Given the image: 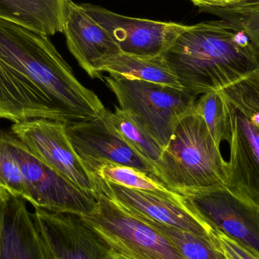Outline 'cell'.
<instances>
[{
	"label": "cell",
	"instance_id": "9c48e42d",
	"mask_svg": "<svg viewBox=\"0 0 259 259\" xmlns=\"http://www.w3.org/2000/svg\"><path fill=\"white\" fill-rule=\"evenodd\" d=\"M65 127L66 123L63 121L40 118L15 123L11 133L41 161L97 198L101 193L100 178L91 174L82 162Z\"/></svg>",
	"mask_w": 259,
	"mask_h": 259
},
{
	"label": "cell",
	"instance_id": "ffe728a7",
	"mask_svg": "<svg viewBox=\"0 0 259 259\" xmlns=\"http://www.w3.org/2000/svg\"><path fill=\"white\" fill-rule=\"evenodd\" d=\"M102 115L120 137L154 167L161 158L164 148L139 128L119 107L115 106L113 112L106 109Z\"/></svg>",
	"mask_w": 259,
	"mask_h": 259
},
{
	"label": "cell",
	"instance_id": "f1b7e54d",
	"mask_svg": "<svg viewBox=\"0 0 259 259\" xmlns=\"http://www.w3.org/2000/svg\"><path fill=\"white\" fill-rule=\"evenodd\" d=\"M42 244H44V243H42ZM44 250H45L46 257H47V259H56V258H55L54 256H53V254H52L51 252H50V251H49L48 249H47V248L45 247V246H44Z\"/></svg>",
	"mask_w": 259,
	"mask_h": 259
},
{
	"label": "cell",
	"instance_id": "484cf974",
	"mask_svg": "<svg viewBox=\"0 0 259 259\" xmlns=\"http://www.w3.org/2000/svg\"><path fill=\"white\" fill-rule=\"evenodd\" d=\"M195 6L199 8V10L207 9H222L229 7L234 3V0H190Z\"/></svg>",
	"mask_w": 259,
	"mask_h": 259
},
{
	"label": "cell",
	"instance_id": "4fadbf2b",
	"mask_svg": "<svg viewBox=\"0 0 259 259\" xmlns=\"http://www.w3.org/2000/svg\"><path fill=\"white\" fill-rule=\"evenodd\" d=\"M100 190L132 215L181 228L202 237H211V227L188 208L170 199L102 179Z\"/></svg>",
	"mask_w": 259,
	"mask_h": 259
},
{
	"label": "cell",
	"instance_id": "5b68a950",
	"mask_svg": "<svg viewBox=\"0 0 259 259\" xmlns=\"http://www.w3.org/2000/svg\"><path fill=\"white\" fill-rule=\"evenodd\" d=\"M120 109L165 148L181 119L193 112L197 96L181 88L124 77H104Z\"/></svg>",
	"mask_w": 259,
	"mask_h": 259
},
{
	"label": "cell",
	"instance_id": "44dd1931",
	"mask_svg": "<svg viewBox=\"0 0 259 259\" xmlns=\"http://www.w3.org/2000/svg\"><path fill=\"white\" fill-rule=\"evenodd\" d=\"M193 112L200 115L218 146L226 140L229 141V120L225 100L219 91H212L202 94L196 101Z\"/></svg>",
	"mask_w": 259,
	"mask_h": 259
},
{
	"label": "cell",
	"instance_id": "8992f818",
	"mask_svg": "<svg viewBox=\"0 0 259 259\" xmlns=\"http://www.w3.org/2000/svg\"><path fill=\"white\" fill-rule=\"evenodd\" d=\"M82 222L113 252L126 259H184L156 230L130 214L103 193Z\"/></svg>",
	"mask_w": 259,
	"mask_h": 259
},
{
	"label": "cell",
	"instance_id": "5bb4252c",
	"mask_svg": "<svg viewBox=\"0 0 259 259\" xmlns=\"http://www.w3.org/2000/svg\"><path fill=\"white\" fill-rule=\"evenodd\" d=\"M63 33L68 50L91 78L103 79L100 69L105 62L121 53L112 36L81 5L71 0L68 3Z\"/></svg>",
	"mask_w": 259,
	"mask_h": 259
},
{
	"label": "cell",
	"instance_id": "30bf717a",
	"mask_svg": "<svg viewBox=\"0 0 259 259\" xmlns=\"http://www.w3.org/2000/svg\"><path fill=\"white\" fill-rule=\"evenodd\" d=\"M80 5L112 36L121 53L137 57H161L187 26L124 16L91 3Z\"/></svg>",
	"mask_w": 259,
	"mask_h": 259
},
{
	"label": "cell",
	"instance_id": "52a82bcc",
	"mask_svg": "<svg viewBox=\"0 0 259 259\" xmlns=\"http://www.w3.org/2000/svg\"><path fill=\"white\" fill-rule=\"evenodd\" d=\"M182 196L185 206L208 226L259 257V205L225 185Z\"/></svg>",
	"mask_w": 259,
	"mask_h": 259
},
{
	"label": "cell",
	"instance_id": "7402d4cb",
	"mask_svg": "<svg viewBox=\"0 0 259 259\" xmlns=\"http://www.w3.org/2000/svg\"><path fill=\"white\" fill-rule=\"evenodd\" d=\"M0 186L11 194L29 200L19 161L9 146L6 133L0 131Z\"/></svg>",
	"mask_w": 259,
	"mask_h": 259
},
{
	"label": "cell",
	"instance_id": "7a4b0ae2",
	"mask_svg": "<svg viewBox=\"0 0 259 259\" xmlns=\"http://www.w3.org/2000/svg\"><path fill=\"white\" fill-rule=\"evenodd\" d=\"M184 91L223 89L259 69V47L227 20L187 25L162 56Z\"/></svg>",
	"mask_w": 259,
	"mask_h": 259
},
{
	"label": "cell",
	"instance_id": "f546056e",
	"mask_svg": "<svg viewBox=\"0 0 259 259\" xmlns=\"http://www.w3.org/2000/svg\"><path fill=\"white\" fill-rule=\"evenodd\" d=\"M235 1H236V0H234V3H233V4H234V2H235ZM233 4H232V5H233ZM232 5H231V6H232Z\"/></svg>",
	"mask_w": 259,
	"mask_h": 259
},
{
	"label": "cell",
	"instance_id": "d4e9b609",
	"mask_svg": "<svg viewBox=\"0 0 259 259\" xmlns=\"http://www.w3.org/2000/svg\"><path fill=\"white\" fill-rule=\"evenodd\" d=\"M259 8V0H236L232 6L222 9H207L205 12L214 14L225 18V20L244 15Z\"/></svg>",
	"mask_w": 259,
	"mask_h": 259
},
{
	"label": "cell",
	"instance_id": "277c9868",
	"mask_svg": "<svg viewBox=\"0 0 259 259\" xmlns=\"http://www.w3.org/2000/svg\"><path fill=\"white\" fill-rule=\"evenodd\" d=\"M219 91L231 131L225 186L259 205V69Z\"/></svg>",
	"mask_w": 259,
	"mask_h": 259
},
{
	"label": "cell",
	"instance_id": "603a6c76",
	"mask_svg": "<svg viewBox=\"0 0 259 259\" xmlns=\"http://www.w3.org/2000/svg\"><path fill=\"white\" fill-rule=\"evenodd\" d=\"M211 238L225 259H259L250 250L220 231L212 229Z\"/></svg>",
	"mask_w": 259,
	"mask_h": 259
},
{
	"label": "cell",
	"instance_id": "ba28073f",
	"mask_svg": "<svg viewBox=\"0 0 259 259\" xmlns=\"http://www.w3.org/2000/svg\"><path fill=\"white\" fill-rule=\"evenodd\" d=\"M8 142L19 161L29 200L34 208L78 216L91 214L97 200L41 161L12 133Z\"/></svg>",
	"mask_w": 259,
	"mask_h": 259
},
{
	"label": "cell",
	"instance_id": "ac0fdd59",
	"mask_svg": "<svg viewBox=\"0 0 259 259\" xmlns=\"http://www.w3.org/2000/svg\"><path fill=\"white\" fill-rule=\"evenodd\" d=\"M94 175L103 181L118 184L121 187L158 195L186 207L182 195L171 191L158 180L138 169L121 164L106 163L96 170Z\"/></svg>",
	"mask_w": 259,
	"mask_h": 259
},
{
	"label": "cell",
	"instance_id": "9a60e30c",
	"mask_svg": "<svg viewBox=\"0 0 259 259\" xmlns=\"http://www.w3.org/2000/svg\"><path fill=\"white\" fill-rule=\"evenodd\" d=\"M0 259H47L25 200L10 193L0 231Z\"/></svg>",
	"mask_w": 259,
	"mask_h": 259
},
{
	"label": "cell",
	"instance_id": "83f0119b",
	"mask_svg": "<svg viewBox=\"0 0 259 259\" xmlns=\"http://www.w3.org/2000/svg\"><path fill=\"white\" fill-rule=\"evenodd\" d=\"M103 259H126L124 257L121 256L119 254L111 250L109 247L107 248L106 253H105Z\"/></svg>",
	"mask_w": 259,
	"mask_h": 259
},
{
	"label": "cell",
	"instance_id": "6da1fadb",
	"mask_svg": "<svg viewBox=\"0 0 259 259\" xmlns=\"http://www.w3.org/2000/svg\"><path fill=\"white\" fill-rule=\"evenodd\" d=\"M105 109L48 36L0 18V118L68 123L97 118Z\"/></svg>",
	"mask_w": 259,
	"mask_h": 259
},
{
	"label": "cell",
	"instance_id": "d6986e66",
	"mask_svg": "<svg viewBox=\"0 0 259 259\" xmlns=\"http://www.w3.org/2000/svg\"><path fill=\"white\" fill-rule=\"evenodd\" d=\"M135 217L162 234L179 251L184 259H225L211 237H202L150 219Z\"/></svg>",
	"mask_w": 259,
	"mask_h": 259
},
{
	"label": "cell",
	"instance_id": "cb8c5ba5",
	"mask_svg": "<svg viewBox=\"0 0 259 259\" xmlns=\"http://www.w3.org/2000/svg\"><path fill=\"white\" fill-rule=\"evenodd\" d=\"M227 21L240 27L249 39L259 47V8Z\"/></svg>",
	"mask_w": 259,
	"mask_h": 259
},
{
	"label": "cell",
	"instance_id": "8fae6325",
	"mask_svg": "<svg viewBox=\"0 0 259 259\" xmlns=\"http://www.w3.org/2000/svg\"><path fill=\"white\" fill-rule=\"evenodd\" d=\"M65 129L76 153L94 177L102 164L112 163L138 169L157 179L153 166L133 149L103 115L66 123Z\"/></svg>",
	"mask_w": 259,
	"mask_h": 259
},
{
	"label": "cell",
	"instance_id": "2e32d148",
	"mask_svg": "<svg viewBox=\"0 0 259 259\" xmlns=\"http://www.w3.org/2000/svg\"><path fill=\"white\" fill-rule=\"evenodd\" d=\"M70 0H0V18L46 36L62 33Z\"/></svg>",
	"mask_w": 259,
	"mask_h": 259
},
{
	"label": "cell",
	"instance_id": "4316f807",
	"mask_svg": "<svg viewBox=\"0 0 259 259\" xmlns=\"http://www.w3.org/2000/svg\"><path fill=\"white\" fill-rule=\"evenodd\" d=\"M9 196V192L0 186V231H1L2 225H3V219H4L5 211H6Z\"/></svg>",
	"mask_w": 259,
	"mask_h": 259
},
{
	"label": "cell",
	"instance_id": "e0dca14e",
	"mask_svg": "<svg viewBox=\"0 0 259 259\" xmlns=\"http://www.w3.org/2000/svg\"><path fill=\"white\" fill-rule=\"evenodd\" d=\"M104 72L110 77L144 80L183 89L162 56L141 58L121 52L105 62L100 74Z\"/></svg>",
	"mask_w": 259,
	"mask_h": 259
},
{
	"label": "cell",
	"instance_id": "7c38bea8",
	"mask_svg": "<svg viewBox=\"0 0 259 259\" xmlns=\"http://www.w3.org/2000/svg\"><path fill=\"white\" fill-rule=\"evenodd\" d=\"M32 217L42 243L56 259H103L108 246L80 216L35 208Z\"/></svg>",
	"mask_w": 259,
	"mask_h": 259
},
{
	"label": "cell",
	"instance_id": "3957f363",
	"mask_svg": "<svg viewBox=\"0 0 259 259\" xmlns=\"http://www.w3.org/2000/svg\"><path fill=\"white\" fill-rule=\"evenodd\" d=\"M154 170L160 182L181 195L226 185L228 180V161L220 146L193 112L178 123Z\"/></svg>",
	"mask_w": 259,
	"mask_h": 259
}]
</instances>
